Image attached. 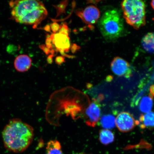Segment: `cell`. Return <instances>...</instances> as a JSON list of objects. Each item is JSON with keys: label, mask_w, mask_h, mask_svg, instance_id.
<instances>
[{"label": "cell", "mask_w": 154, "mask_h": 154, "mask_svg": "<svg viewBox=\"0 0 154 154\" xmlns=\"http://www.w3.org/2000/svg\"><path fill=\"white\" fill-rule=\"evenodd\" d=\"M142 47L146 51L154 53V32H149L142 38Z\"/></svg>", "instance_id": "8fae6325"}, {"label": "cell", "mask_w": 154, "mask_h": 154, "mask_svg": "<svg viewBox=\"0 0 154 154\" xmlns=\"http://www.w3.org/2000/svg\"><path fill=\"white\" fill-rule=\"evenodd\" d=\"M34 137L33 128L19 119L10 120L2 132L5 148L14 153L26 151L32 143Z\"/></svg>", "instance_id": "6da1fadb"}, {"label": "cell", "mask_w": 154, "mask_h": 154, "mask_svg": "<svg viewBox=\"0 0 154 154\" xmlns=\"http://www.w3.org/2000/svg\"><path fill=\"white\" fill-rule=\"evenodd\" d=\"M51 30L53 33H56L59 31L60 28V26L58 23L54 22L51 23Z\"/></svg>", "instance_id": "ffe728a7"}, {"label": "cell", "mask_w": 154, "mask_h": 154, "mask_svg": "<svg viewBox=\"0 0 154 154\" xmlns=\"http://www.w3.org/2000/svg\"><path fill=\"white\" fill-rule=\"evenodd\" d=\"M103 96L100 95L94 99L86 109L85 112L86 124L88 126L95 127L100 119L101 115L100 103Z\"/></svg>", "instance_id": "5b68a950"}, {"label": "cell", "mask_w": 154, "mask_h": 154, "mask_svg": "<svg viewBox=\"0 0 154 154\" xmlns=\"http://www.w3.org/2000/svg\"><path fill=\"white\" fill-rule=\"evenodd\" d=\"M68 4V1H61L59 4L53 6L57 10L56 17L65 14V12H66V9Z\"/></svg>", "instance_id": "e0dca14e"}, {"label": "cell", "mask_w": 154, "mask_h": 154, "mask_svg": "<svg viewBox=\"0 0 154 154\" xmlns=\"http://www.w3.org/2000/svg\"><path fill=\"white\" fill-rule=\"evenodd\" d=\"M140 127L143 128H154V112H150L145 115H142L140 118Z\"/></svg>", "instance_id": "7c38bea8"}, {"label": "cell", "mask_w": 154, "mask_h": 154, "mask_svg": "<svg viewBox=\"0 0 154 154\" xmlns=\"http://www.w3.org/2000/svg\"><path fill=\"white\" fill-rule=\"evenodd\" d=\"M76 14L91 30L94 29L93 25L97 22L100 15L99 9L93 5L88 6L84 9L77 10Z\"/></svg>", "instance_id": "8992f818"}, {"label": "cell", "mask_w": 154, "mask_h": 154, "mask_svg": "<svg viewBox=\"0 0 154 154\" xmlns=\"http://www.w3.org/2000/svg\"><path fill=\"white\" fill-rule=\"evenodd\" d=\"M114 134L110 130H102L100 132L99 140L101 143L105 145H107L114 141Z\"/></svg>", "instance_id": "5bb4252c"}, {"label": "cell", "mask_w": 154, "mask_h": 154, "mask_svg": "<svg viewBox=\"0 0 154 154\" xmlns=\"http://www.w3.org/2000/svg\"><path fill=\"white\" fill-rule=\"evenodd\" d=\"M151 5L152 7L154 10V1H152L151 2Z\"/></svg>", "instance_id": "f1b7e54d"}, {"label": "cell", "mask_w": 154, "mask_h": 154, "mask_svg": "<svg viewBox=\"0 0 154 154\" xmlns=\"http://www.w3.org/2000/svg\"><path fill=\"white\" fill-rule=\"evenodd\" d=\"M51 35L52 44L57 52L63 51L65 53L68 52L71 48L70 38L69 36L59 32L52 33Z\"/></svg>", "instance_id": "9c48e42d"}, {"label": "cell", "mask_w": 154, "mask_h": 154, "mask_svg": "<svg viewBox=\"0 0 154 154\" xmlns=\"http://www.w3.org/2000/svg\"><path fill=\"white\" fill-rule=\"evenodd\" d=\"M98 26L103 37L109 41L122 37L125 32L122 18L116 9L106 11L98 22Z\"/></svg>", "instance_id": "3957f363"}, {"label": "cell", "mask_w": 154, "mask_h": 154, "mask_svg": "<svg viewBox=\"0 0 154 154\" xmlns=\"http://www.w3.org/2000/svg\"><path fill=\"white\" fill-rule=\"evenodd\" d=\"M150 91L152 95L154 96V85H152L150 88Z\"/></svg>", "instance_id": "83f0119b"}, {"label": "cell", "mask_w": 154, "mask_h": 154, "mask_svg": "<svg viewBox=\"0 0 154 154\" xmlns=\"http://www.w3.org/2000/svg\"><path fill=\"white\" fill-rule=\"evenodd\" d=\"M54 55H50L47 57V61L49 64H52L53 63V58Z\"/></svg>", "instance_id": "d4e9b609"}, {"label": "cell", "mask_w": 154, "mask_h": 154, "mask_svg": "<svg viewBox=\"0 0 154 154\" xmlns=\"http://www.w3.org/2000/svg\"><path fill=\"white\" fill-rule=\"evenodd\" d=\"M32 63V59L28 55L22 54L18 55L15 59L14 66L18 72H24L30 69Z\"/></svg>", "instance_id": "30bf717a"}, {"label": "cell", "mask_w": 154, "mask_h": 154, "mask_svg": "<svg viewBox=\"0 0 154 154\" xmlns=\"http://www.w3.org/2000/svg\"><path fill=\"white\" fill-rule=\"evenodd\" d=\"M9 5L13 20L19 23L33 25L34 28L48 15L43 3L39 1H12L9 2Z\"/></svg>", "instance_id": "7a4b0ae2"}, {"label": "cell", "mask_w": 154, "mask_h": 154, "mask_svg": "<svg viewBox=\"0 0 154 154\" xmlns=\"http://www.w3.org/2000/svg\"><path fill=\"white\" fill-rule=\"evenodd\" d=\"M55 62L57 65H60L65 62V57L62 56H59L56 57Z\"/></svg>", "instance_id": "44dd1931"}, {"label": "cell", "mask_w": 154, "mask_h": 154, "mask_svg": "<svg viewBox=\"0 0 154 154\" xmlns=\"http://www.w3.org/2000/svg\"><path fill=\"white\" fill-rule=\"evenodd\" d=\"M126 22L134 29H138L146 24V5L140 0H126L121 4Z\"/></svg>", "instance_id": "277c9868"}, {"label": "cell", "mask_w": 154, "mask_h": 154, "mask_svg": "<svg viewBox=\"0 0 154 154\" xmlns=\"http://www.w3.org/2000/svg\"><path fill=\"white\" fill-rule=\"evenodd\" d=\"M39 47L40 49H42L43 51L45 53L46 55H49L50 54H51V50H50L44 44H42V45H40L39 46Z\"/></svg>", "instance_id": "7402d4cb"}, {"label": "cell", "mask_w": 154, "mask_h": 154, "mask_svg": "<svg viewBox=\"0 0 154 154\" xmlns=\"http://www.w3.org/2000/svg\"><path fill=\"white\" fill-rule=\"evenodd\" d=\"M100 1H87V4H93L97 5L98 3Z\"/></svg>", "instance_id": "4316f807"}, {"label": "cell", "mask_w": 154, "mask_h": 154, "mask_svg": "<svg viewBox=\"0 0 154 154\" xmlns=\"http://www.w3.org/2000/svg\"><path fill=\"white\" fill-rule=\"evenodd\" d=\"M46 154H63L60 143L57 140H50L46 147Z\"/></svg>", "instance_id": "4fadbf2b"}, {"label": "cell", "mask_w": 154, "mask_h": 154, "mask_svg": "<svg viewBox=\"0 0 154 154\" xmlns=\"http://www.w3.org/2000/svg\"><path fill=\"white\" fill-rule=\"evenodd\" d=\"M70 49L72 52L73 54H74L80 49V47L76 44H72L71 46Z\"/></svg>", "instance_id": "603a6c76"}, {"label": "cell", "mask_w": 154, "mask_h": 154, "mask_svg": "<svg viewBox=\"0 0 154 154\" xmlns=\"http://www.w3.org/2000/svg\"><path fill=\"white\" fill-rule=\"evenodd\" d=\"M43 29L45 30L46 32H50V33H51V34L52 33V32H51V26H50L49 25H46V26L43 28Z\"/></svg>", "instance_id": "484cf974"}, {"label": "cell", "mask_w": 154, "mask_h": 154, "mask_svg": "<svg viewBox=\"0 0 154 154\" xmlns=\"http://www.w3.org/2000/svg\"><path fill=\"white\" fill-rule=\"evenodd\" d=\"M101 126L106 129H111L115 128L116 125V118L111 115H104L100 119Z\"/></svg>", "instance_id": "2e32d148"}, {"label": "cell", "mask_w": 154, "mask_h": 154, "mask_svg": "<svg viewBox=\"0 0 154 154\" xmlns=\"http://www.w3.org/2000/svg\"><path fill=\"white\" fill-rule=\"evenodd\" d=\"M136 124L134 117L128 112H121L116 119V125L119 131L122 132L130 131Z\"/></svg>", "instance_id": "ba28073f"}, {"label": "cell", "mask_w": 154, "mask_h": 154, "mask_svg": "<svg viewBox=\"0 0 154 154\" xmlns=\"http://www.w3.org/2000/svg\"><path fill=\"white\" fill-rule=\"evenodd\" d=\"M52 40L51 35L49 34H47L46 36L45 40V45L50 50L53 49L52 44Z\"/></svg>", "instance_id": "d6986e66"}, {"label": "cell", "mask_w": 154, "mask_h": 154, "mask_svg": "<svg viewBox=\"0 0 154 154\" xmlns=\"http://www.w3.org/2000/svg\"><path fill=\"white\" fill-rule=\"evenodd\" d=\"M59 52L62 55V56L64 57H66L69 59H73L75 57L74 56L70 55L67 54L65 52L63 51H60Z\"/></svg>", "instance_id": "cb8c5ba5"}, {"label": "cell", "mask_w": 154, "mask_h": 154, "mask_svg": "<svg viewBox=\"0 0 154 154\" xmlns=\"http://www.w3.org/2000/svg\"><path fill=\"white\" fill-rule=\"evenodd\" d=\"M153 106L152 97L151 96H144L140 102V111L147 113L151 112Z\"/></svg>", "instance_id": "9a60e30c"}, {"label": "cell", "mask_w": 154, "mask_h": 154, "mask_svg": "<svg viewBox=\"0 0 154 154\" xmlns=\"http://www.w3.org/2000/svg\"><path fill=\"white\" fill-rule=\"evenodd\" d=\"M60 26V28L59 31V33L69 36L70 31L66 23H63Z\"/></svg>", "instance_id": "ac0fdd59"}, {"label": "cell", "mask_w": 154, "mask_h": 154, "mask_svg": "<svg viewBox=\"0 0 154 154\" xmlns=\"http://www.w3.org/2000/svg\"><path fill=\"white\" fill-rule=\"evenodd\" d=\"M112 71L119 76L130 78L132 74V71L131 65L127 61L122 58H114L111 63Z\"/></svg>", "instance_id": "52a82bcc"}]
</instances>
